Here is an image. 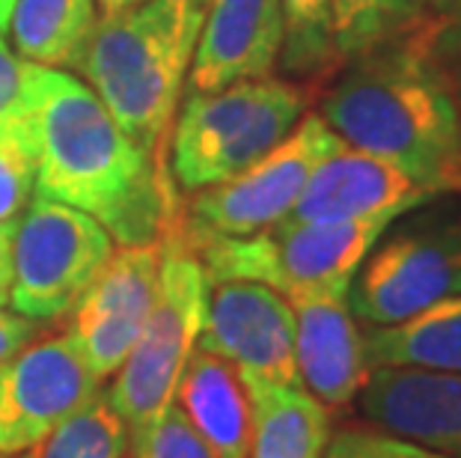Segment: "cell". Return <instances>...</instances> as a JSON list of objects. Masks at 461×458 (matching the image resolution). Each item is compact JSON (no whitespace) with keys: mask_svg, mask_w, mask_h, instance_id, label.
Listing matches in <instances>:
<instances>
[{"mask_svg":"<svg viewBox=\"0 0 461 458\" xmlns=\"http://www.w3.org/2000/svg\"><path fill=\"white\" fill-rule=\"evenodd\" d=\"M36 193L90 214L120 245L158 241L185 214L170 158L137 146L84 81L33 63Z\"/></svg>","mask_w":461,"mask_h":458,"instance_id":"1","label":"cell"},{"mask_svg":"<svg viewBox=\"0 0 461 458\" xmlns=\"http://www.w3.org/2000/svg\"><path fill=\"white\" fill-rule=\"evenodd\" d=\"M429 18L346 57L321 90L319 116L342 143L396 164L438 197L461 191V122Z\"/></svg>","mask_w":461,"mask_h":458,"instance_id":"2","label":"cell"},{"mask_svg":"<svg viewBox=\"0 0 461 458\" xmlns=\"http://www.w3.org/2000/svg\"><path fill=\"white\" fill-rule=\"evenodd\" d=\"M212 0H143L95 22L81 69L86 86L129 138L152 155L170 152V131Z\"/></svg>","mask_w":461,"mask_h":458,"instance_id":"3","label":"cell"},{"mask_svg":"<svg viewBox=\"0 0 461 458\" xmlns=\"http://www.w3.org/2000/svg\"><path fill=\"white\" fill-rule=\"evenodd\" d=\"M182 220L158 238L164 256L155 304L125 364L116 369L113 387L107 390V399L129 428L131 458H146L155 428L176 405V387L197 348L205 319L209 280L197 253L182 238Z\"/></svg>","mask_w":461,"mask_h":458,"instance_id":"4","label":"cell"},{"mask_svg":"<svg viewBox=\"0 0 461 458\" xmlns=\"http://www.w3.org/2000/svg\"><path fill=\"white\" fill-rule=\"evenodd\" d=\"M312 90L289 77L191 93L170 131V173L185 193L239 176L295 129Z\"/></svg>","mask_w":461,"mask_h":458,"instance_id":"5","label":"cell"},{"mask_svg":"<svg viewBox=\"0 0 461 458\" xmlns=\"http://www.w3.org/2000/svg\"><path fill=\"white\" fill-rule=\"evenodd\" d=\"M393 220L390 214L333 223L280 220L253 236H197L182 220V238L197 253L209 286L253 280L286 298L295 292H348L363 259Z\"/></svg>","mask_w":461,"mask_h":458,"instance_id":"6","label":"cell"},{"mask_svg":"<svg viewBox=\"0 0 461 458\" xmlns=\"http://www.w3.org/2000/svg\"><path fill=\"white\" fill-rule=\"evenodd\" d=\"M461 292V206L411 214L384 232L348 286V307L372 328L405 321Z\"/></svg>","mask_w":461,"mask_h":458,"instance_id":"7","label":"cell"},{"mask_svg":"<svg viewBox=\"0 0 461 458\" xmlns=\"http://www.w3.org/2000/svg\"><path fill=\"white\" fill-rule=\"evenodd\" d=\"M111 253L113 238L99 220L36 193L15 223L9 304L33 321L68 316Z\"/></svg>","mask_w":461,"mask_h":458,"instance_id":"8","label":"cell"},{"mask_svg":"<svg viewBox=\"0 0 461 458\" xmlns=\"http://www.w3.org/2000/svg\"><path fill=\"white\" fill-rule=\"evenodd\" d=\"M342 146L319 113L298 125L257 164L221 184L203 188L185 202V227L197 236H253L289 218L303 184L321 158Z\"/></svg>","mask_w":461,"mask_h":458,"instance_id":"9","label":"cell"},{"mask_svg":"<svg viewBox=\"0 0 461 458\" xmlns=\"http://www.w3.org/2000/svg\"><path fill=\"white\" fill-rule=\"evenodd\" d=\"M99 384L72 334L24 346L0 366V455L33 453Z\"/></svg>","mask_w":461,"mask_h":458,"instance_id":"10","label":"cell"},{"mask_svg":"<svg viewBox=\"0 0 461 458\" xmlns=\"http://www.w3.org/2000/svg\"><path fill=\"white\" fill-rule=\"evenodd\" d=\"M197 346L230 360L244 384H301L295 313L265 283H212Z\"/></svg>","mask_w":461,"mask_h":458,"instance_id":"11","label":"cell"},{"mask_svg":"<svg viewBox=\"0 0 461 458\" xmlns=\"http://www.w3.org/2000/svg\"><path fill=\"white\" fill-rule=\"evenodd\" d=\"M161 256V241L125 245L111 253L99 277L72 310L68 334L99 378L113 375L140 337L158 292Z\"/></svg>","mask_w":461,"mask_h":458,"instance_id":"12","label":"cell"},{"mask_svg":"<svg viewBox=\"0 0 461 458\" xmlns=\"http://www.w3.org/2000/svg\"><path fill=\"white\" fill-rule=\"evenodd\" d=\"M360 411L381 432L444 458H461V373L372 366Z\"/></svg>","mask_w":461,"mask_h":458,"instance_id":"13","label":"cell"},{"mask_svg":"<svg viewBox=\"0 0 461 458\" xmlns=\"http://www.w3.org/2000/svg\"><path fill=\"white\" fill-rule=\"evenodd\" d=\"M429 200H435V193L402 173L396 164L342 143L312 170L289 218L283 220L333 223L378 214L402 218L411 209L426 206Z\"/></svg>","mask_w":461,"mask_h":458,"instance_id":"14","label":"cell"},{"mask_svg":"<svg viewBox=\"0 0 461 458\" xmlns=\"http://www.w3.org/2000/svg\"><path fill=\"white\" fill-rule=\"evenodd\" d=\"M295 313V360L301 384L325 408H346L366 384L363 334L348 307V292L286 295Z\"/></svg>","mask_w":461,"mask_h":458,"instance_id":"15","label":"cell"},{"mask_svg":"<svg viewBox=\"0 0 461 458\" xmlns=\"http://www.w3.org/2000/svg\"><path fill=\"white\" fill-rule=\"evenodd\" d=\"M280 45V0H212L191 63V93L268 77Z\"/></svg>","mask_w":461,"mask_h":458,"instance_id":"16","label":"cell"},{"mask_svg":"<svg viewBox=\"0 0 461 458\" xmlns=\"http://www.w3.org/2000/svg\"><path fill=\"white\" fill-rule=\"evenodd\" d=\"M176 402L218 458H250V396L230 360L194 348L176 387Z\"/></svg>","mask_w":461,"mask_h":458,"instance_id":"17","label":"cell"},{"mask_svg":"<svg viewBox=\"0 0 461 458\" xmlns=\"http://www.w3.org/2000/svg\"><path fill=\"white\" fill-rule=\"evenodd\" d=\"M250 396V458H321L330 441L328 408L303 384H244Z\"/></svg>","mask_w":461,"mask_h":458,"instance_id":"18","label":"cell"},{"mask_svg":"<svg viewBox=\"0 0 461 458\" xmlns=\"http://www.w3.org/2000/svg\"><path fill=\"white\" fill-rule=\"evenodd\" d=\"M372 366H414L435 373H461V292L440 298L405 321L372 328L363 337Z\"/></svg>","mask_w":461,"mask_h":458,"instance_id":"19","label":"cell"},{"mask_svg":"<svg viewBox=\"0 0 461 458\" xmlns=\"http://www.w3.org/2000/svg\"><path fill=\"white\" fill-rule=\"evenodd\" d=\"M95 0H15V54L48 69H75L95 27Z\"/></svg>","mask_w":461,"mask_h":458,"instance_id":"20","label":"cell"},{"mask_svg":"<svg viewBox=\"0 0 461 458\" xmlns=\"http://www.w3.org/2000/svg\"><path fill=\"white\" fill-rule=\"evenodd\" d=\"M283 13V45H280V69L289 81L310 86L321 93L337 69L342 54L333 39L330 0H280Z\"/></svg>","mask_w":461,"mask_h":458,"instance_id":"21","label":"cell"},{"mask_svg":"<svg viewBox=\"0 0 461 458\" xmlns=\"http://www.w3.org/2000/svg\"><path fill=\"white\" fill-rule=\"evenodd\" d=\"M429 15L426 0H330L333 39L342 60L423 24Z\"/></svg>","mask_w":461,"mask_h":458,"instance_id":"22","label":"cell"},{"mask_svg":"<svg viewBox=\"0 0 461 458\" xmlns=\"http://www.w3.org/2000/svg\"><path fill=\"white\" fill-rule=\"evenodd\" d=\"M36 458H125L129 428L107 393H95L42 441Z\"/></svg>","mask_w":461,"mask_h":458,"instance_id":"23","label":"cell"},{"mask_svg":"<svg viewBox=\"0 0 461 458\" xmlns=\"http://www.w3.org/2000/svg\"><path fill=\"white\" fill-rule=\"evenodd\" d=\"M36 129L27 120L0 129V223H15L36 191Z\"/></svg>","mask_w":461,"mask_h":458,"instance_id":"24","label":"cell"},{"mask_svg":"<svg viewBox=\"0 0 461 458\" xmlns=\"http://www.w3.org/2000/svg\"><path fill=\"white\" fill-rule=\"evenodd\" d=\"M321 458H444L417 444H408L381 428L346 426L330 435Z\"/></svg>","mask_w":461,"mask_h":458,"instance_id":"25","label":"cell"},{"mask_svg":"<svg viewBox=\"0 0 461 458\" xmlns=\"http://www.w3.org/2000/svg\"><path fill=\"white\" fill-rule=\"evenodd\" d=\"M31 75L33 63L18 57L0 33V129L31 116Z\"/></svg>","mask_w":461,"mask_h":458,"instance_id":"26","label":"cell"},{"mask_svg":"<svg viewBox=\"0 0 461 458\" xmlns=\"http://www.w3.org/2000/svg\"><path fill=\"white\" fill-rule=\"evenodd\" d=\"M146 458H218V455L203 441V435L194 428L188 414L179 405H173L164 414L158 428H155Z\"/></svg>","mask_w":461,"mask_h":458,"instance_id":"27","label":"cell"},{"mask_svg":"<svg viewBox=\"0 0 461 458\" xmlns=\"http://www.w3.org/2000/svg\"><path fill=\"white\" fill-rule=\"evenodd\" d=\"M429 42L444 66H461V0L429 18Z\"/></svg>","mask_w":461,"mask_h":458,"instance_id":"28","label":"cell"},{"mask_svg":"<svg viewBox=\"0 0 461 458\" xmlns=\"http://www.w3.org/2000/svg\"><path fill=\"white\" fill-rule=\"evenodd\" d=\"M36 337V321L22 313H6L0 307V366L15 357Z\"/></svg>","mask_w":461,"mask_h":458,"instance_id":"29","label":"cell"},{"mask_svg":"<svg viewBox=\"0 0 461 458\" xmlns=\"http://www.w3.org/2000/svg\"><path fill=\"white\" fill-rule=\"evenodd\" d=\"M13 238L15 223H0V307L9 304V289H13Z\"/></svg>","mask_w":461,"mask_h":458,"instance_id":"30","label":"cell"},{"mask_svg":"<svg viewBox=\"0 0 461 458\" xmlns=\"http://www.w3.org/2000/svg\"><path fill=\"white\" fill-rule=\"evenodd\" d=\"M15 0H0V33L9 31V18H13Z\"/></svg>","mask_w":461,"mask_h":458,"instance_id":"31","label":"cell"},{"mask_svg":"<svg viewBox=\"0 0 461 458\" xmlns=\"http://www.w3.org/2000/svg\"><path fill=\"white\" fill-rule=\"evenodd\" d=\"M449 75H453V86H456V102H458V122H461V66H447Z\"/></svg>","mask_w":461,"mask_h":458,"instance_id":"32","label":"cell"},{"mask_svg":"<svg viewBox=\"0 0 461 458\" xmlns=\"http://www.w3.org/2000/svg\"><path fill=\"white\" fill-rule=\"evenodd\" d=\"M426 4H429L431 15H440V13H447V9L456 4V0H426Z\"/></svg>","mask_w":461,"mask_h":458,"instance_id":"33","label":"cell"},{"mask_svg":"<svg viewBox=\"0 0 461 458\" xmlns=\"http://www.w3.org/2000/svg\"><path fill=\"white\" fill-rule=\"evenodd\" d=\"M134 4H143V0H125V9H129V6H134Z\"/></svg>","mask_w":461,"mask_h":458,"instance_id":"34","label":"cell"},{"mask_svg":"<svg viewBox=\"0 0 461 458\" xmlns=\"http://www.w3.org/2000/svg\"><path fill=\"white\" fill-rule=\"evenodd\" d=\"M0 458H6V455H0ZM15 458H36V455H31V453H24V455H15Z\"/></svg>","mask_w":461,"mask_h":458,"instance_id":"35","label":"cell"}]
</instances>
